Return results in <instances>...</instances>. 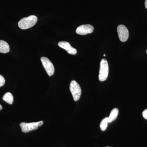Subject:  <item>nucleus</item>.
Masks as SVG:
<instances>
[{
	"label": "nucleus",
	"mask_w": 147,
	"mask_h": 147,
	"mask_svg": "<svg viewBox=\"0 0 147 147\" xmlns=\"http://www.w3.org/2000/svg\"><path fill=\"white\" fill-rule=\"evenodd\" d=\"M119 110L117 108L113 109L110 113V116L108 117V122L111 123L115 120L118 115Z\"/></svg>",
	"instance_id": "9d476101"
},
{
	"label": "nucleus",
	"mask_w": 147,
	"mask_h": 147,
	"mask_svg": "<svg viewBox=\"0 0 147 147\" xmlns=\"http://www.w3.org/2000/svg\"><path fill=\"white\" fill-rule=\"evenodd\" d=\"M146 53L147 54V50H146Z\"/></svg>",
	"instance_id": "a211bd4d"
},
{
	"label": "nucleus",
	"mask_w": 147,
	"mask_h": 147,
	"mask_svg": "<svg viewBox=\"0 0 147 147\" xmlns=\"http://www.w3.org/2000/svg\"><path fill=\"white\" fill-rule=\"evenodd\" d=\"M10 48L7 42L3 40H0V53H8L9 52Z\"/></svg>",
	"instance_id": "1a4fd4ad"
},
{
	"label": "nucleus",
	"mask_w": 147,
	"mask_h": 147,
	"mask_svg": "<svg viewBox=\"0 0 147 147\" xmlns=\"http://www.w3.org/2000/svg\"><path fill=\"white\" fill-rule=\"evenodd\" d=\"M103 56H104V57H105V54H104V55H103Z\"/></svg>",
	"instance_id": "f3484780"
},
{
	"label": "nucleus",
	"mask_w": 147,
	"mask_h": 147,
	"mask_svg": "<svg viewBox=\"0 0 147 147\" xmlns=\"http://www.w3.org/2000/svg\"><path fill=\"white\" fill-rule=\"evenodd\" d=\"M58 45L61 48L66 50L69 54L75 55L77 53V50L73 48L68 42L66 41H61L58 43Z\"/></svg>",
	"instance_id": "6e6552de"
},
{
	"label": "nucleus",
	"mask_w": 147,
	"mask_h": 147,
	"mask_svg": "<svg viewBox=\"0 0 147 147\" xmlns=\"http://www.w3.org/2000/svg\"><path fill=\"white\" fill-rule=\"evenodd\" d=\"M69 90L74 101L79 100L82 94V89L79 84L76 81H71L69 85Z\"/></svg>",
	"instance_id": "7ed1b4c3"
},
{
	"label": "nucleus",
	"mask_w": 147,
	"mask_h": 147,
	"mask_svg": "<svg viewBox=\"0 0 147 147\" xmlns=\"http://www.w3.org/2000/svg\"><path fill=\"white\" fill-rule=\"evenodd\" d=\"M142 115H143V117H144L145 119H147V109H146V110L143 111Z\"/></svg>",
	"instance_id": "4468645a"
},
{
	"label": "nucleus",
	"mask_w": 147,
	"mask_h": 147,
	"mask_svg": "<svg viewBox=\"0 0 147 147\" xmlns=\"http://www.w3.org/2000/svg\"><path fill=\"white\" fill-rule=\"evenodd\" d=\"M94 28L90 24L86 25H83L79 26L77 28L76 30V32L77 34L84 35L92 33L93 32Z\"/></svg>",
	"instance_id": "0eeeda50"
},
{
	"label": "nucleus",
	"mask_w": 147,
	"mask_h": 147,
	"mask_svg": "<svg viewBox=\"0 0 147 147\" xmlns=\"http://www.w3.org/2000/svg\"><path fill=\"white\" fill-rule=\"evenodd\" d=\"M5 83V79L3 76L0 74V87L3 86Z\"/></svg>",
	"instance_id": "ddd939ff"
},
{
	"label": "nucleus",
	"mask_w": 147,
	"mask_h": 147,
	"mask_svg": "<svg viewBox=\"0 0 147 147\" xmlns=\"http://www.w3.org/2000/svg\"><path fill=\"white\" fill-rule=\"evenodd\" d=\"M145 7H146V8L147 9V0L145 1Z\"/></svg>",
	"instance_id": "2eb2a0df"
},
{
	"label": "nucleus",
	"mask_w": 147,
	"mask_h": 147,
	"mask_svg": "<svg viewBox=\"0 0 147 147\" xmlns=\"http://www.w3.org/2000/svg\"><path fill=\"white\" fill-rule=\"evenodd\" d=\"M2 108H3L2 106V105H1V104H0V110H2Z\"/></svg>",
	"instance_id": "dca6fc26"
},
{
	"label": "nucleus",
	"mask_w": 147,
	"mask_h": 147,
	"mask_svg": "<svg viewBox=\"0 0 147 147\" xmlns=\"http://www.w3.org/2000/svg\"><path fill=\"white\" fill-rule=\"evenodd\" d=\"M3 100L9 104H12L13 102V95L10 92H8L4 95L3 97Z\"/></svg>",
	"instance_id": "9b49d317"
},
{
	"label": "nucleus",
	"mask_w": 147,
	"mask_h": 147,
	"mask_svg": "<svg viewBox=\"0 0 147 147\" xmlns=\"http://www.w3.org/2000/svg\"><path fill=\"white\" fill-rule=\"evenodd\" d=\"M37 17L34 15H31L27 17L22 18L18 22V26L22 30H26L31 28L36 24Z\"/></svg>",
	"instance_id": "f257e3e1"
},
{
	"label": "nucleus",
	"mask_w": 147,
	"mask_h": 147,
	"mask_svg": "<svg viewBox=\"0 0 147 147\" xmlns=\"http://www.w3.org/2000/svg\"></svg>",
	"instance_id": "6ab92c4d"
},
{
	"label": "nucleus",
	"mask_w": 147,
	"mask_h": 147,
	"mask_svg": "<svg viewBox=\"0 0 147 147\" xmlns=\"http://www.w3.org/2000/svg\"><path fill=\"white\" fill-rule=\"evenodd\" d=\"M40 60L47 74L49 76H53L55 72V67L51 61L46 57H42Z\"/></svg>",
	"instance_id": "39448f33"
},
{
	"label": "nucleus",
	"mask_w": 147,
	"mask_h": 147,
	"mask_svg": "<svg viewBox=\"0 0 147 147\" xmlns=\"http://www.w3.org/2000/svg\"><path fill=\"white\" fill-rule=\"evenodd\" d=\"M108 123L109 122H108V117L105 118L101 121L100 124V128L101 130L103 131H105L108 126Z\"/></svg>",
	"instance_id": "f8f14e48"
},
{
	"label": "nucleus",
	"mask_w": 147,
	"mask_h": 147,
	"mask_svg": "<svg viewBox=\"0 0 147 147\" xmlns=\"http://www.w3.org/2000/svg\"><path fill=\"white\" fill-rule=\"evenodd\" d=\"M117 30L120 40L123 42L127 41L129 37V31L127 28L123 25H120L118 26Z\"/></svg>",
	"instance_id": "423d86ee"
},
{
	"label": "nucleus",
	"mask_w": 147,
	"mask_h": 147,
	"mask_svg": "<svg viewBox=\"0 0 147 147\" xmlns=\"http://www.w3.org/2000/svg\"><path fill=\"white\" fill-rule=\"evenodd\" d=\"M109 73V66L108 61L105 59L100 61L98 79L100 82H104L107 79Z\"/></svg>",
	"instance_id": "f03ea898"
},
{
	"label": "nucleus",
	"mask_w": 147,
	"mask_h": 147,
	"mask_svg": "<svg viewBox=\"0 0 147 147\" xmlns=\"http://www.w3.org/2000/svg\"><path fill=\"white\" fill-rule=\"evenodd\" d=\"M43 121H40L37 122L30 123H20V126L21 127L22 131L23 132L27 133L32 130H36L38 128V127L41 126L43 124Z\"/></svg>",
	"instance_id": "20e7f679"
}]
</instances>
